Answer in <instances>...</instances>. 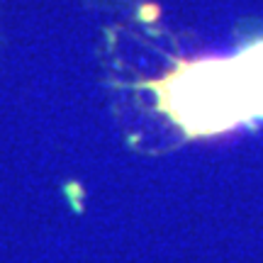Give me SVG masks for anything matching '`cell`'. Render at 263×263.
I'll return each instance as SVG.
<instances>
[{"instance_id":"6da1fadb","label":"cell","mask_w":263,"mask_h":263,"mask_svg":"<svg viewBox=\"0 0 263 263\" xmlns=\"http://www.w3.org/2000/svg\"><path fill=\"white\" fill-rule=\"evenodd\" d=\"M146 88L156 105L185 137H215L251 122L234 57L183 59Z\"/></svg>"},{"instance_id":"7a4b0ae2","label":"cell","mask_w":263,"mask_h":263,"mask_svg":"<svg viewBox=\"0 0 263 263\" xmlns=\"http://www.w3.org/2000/svg\"><path fill=\"white\" fill-rule=\"evenodd\" d=\"M234 66L241 78L251 122L263 120V37L249 42L234 57Z\"/></svg>"}]
</instances>
